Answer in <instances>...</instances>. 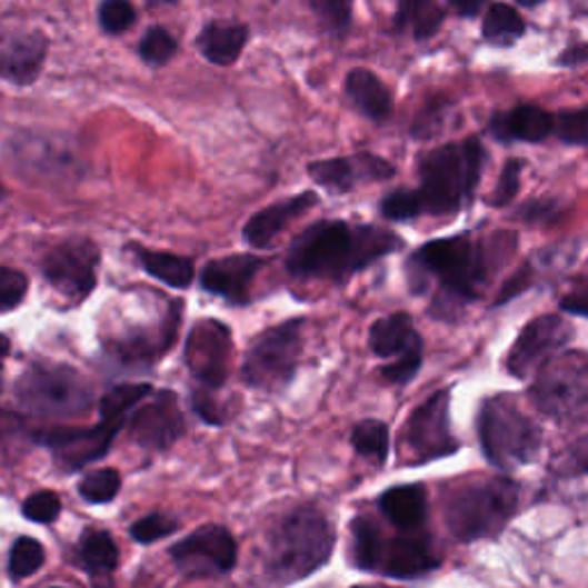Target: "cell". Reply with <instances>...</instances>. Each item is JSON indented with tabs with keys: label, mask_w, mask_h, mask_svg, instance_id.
<instances>
[{
	"label": "cell",
	"mask_w": 588,
	"mask_h": 588,
	"mask_svg": "<svg viewBox=\"0 0 588 588\" xmlns=\"http://www.w3.org/2000/svg\"><path fill=\"white\" fill-rule=\"evenodd\" d=\"M517 237L497 232L474 239L469 232L432 239L407 260V286L411 295H423L432 281L439 283L430 316L454 320L465 303L476 301L490 276L512 253Z\"/></svg>",
	"instance_id": "6da1fadb"
},
{
	"label": "cell",
	"mask_w": 588,
	"mask_h": 588,
	"mask_svg": "<svg viewBox=\"0 0 588 588\" xmlns=\"http://www.w3.org/2000/svg\"><path fill=\"white\" fill-rule=\"evenodd\" d=\"M402 247V237L389 228L322 219L295 237L286 267L301 281L345 283Z\"/></svg>",
	"instance_id": "7a4b0ae2"
},
{
	"label": "cell",
	"mask_w": 588,
	"mask_h": 588,
	"mask_svg": "<svg viewBox=\"0 0 588 588\" xmlns=\"http://www.w3.org/2000/svg\"><path fill=\"white\" fill-rule=\"evenodd\" d=\"M333 547L336 534L329 517L313 504L297 506L269 531L262 575L269 584H297L325 568Z\"/></svg>",
	"instance_id": "3957f363"
},
{
	"label": "cell",
	"mask_w": 588,
	"mask_h": 588,
	"mask_svg": "<svg viewBox=\"0 0 588 588\" xmlns=\"http://www.w3.org/2000/svg\"><path fill=\"white\" fill-rule=\"evenodd\" d=\"M486 157V148L476 136L423 152L419 157L421 187L417 189L423 212L430 217H448L471 205Z\"/></svg>",
	"instance_id": "277c9868"
},
{
	"label": "cell",
	"mask_w": 588,
	"mask_h": 588,
	"mask_svg": "<svg viewBox=\"0 0 588 588\" xmlns=\"http://www.w3.org/2000/svg\"><path fill=\"white\" fill-rule=\"evenodd\" d=\"M520 506V486L506 476L465 478L444 497V522L460 542L497 538Z\"/></svg>",
	"instance_id": "5b68a950"
},
{
	"label": "cell",
	"mask_w": 588,
	"mask_h": 588,
	"mask_svg": "<svg viewBox=\"0 0 588 588\" xmlns=\"http://www.w3.org/2000/svg\"><path fill=\"white\" fill-rule=\"evenodd\" d=\"M14 398L38 419H74L92 407L94 389L74 366L38 361L17 377Z\"/></svg>",
	"instance_id": "8992f818"
},
{
	"label": "cell",
	"mask_w": 588,
	"mask_h": 588,
	"mask_svg": "<svg viewBox=\"0 0 588 588\" xmlns=\"http://www.w3.org/2000/svg\"><path fill=\"white\" fill-rule=\"evenodd\" d=\"M476 428L482 454L501 471L531 465L540 454V428L510 396H495L482 402Z\"/></svg>",
	"instance_id": "52a82bcc"
},
{
	"label": "cell",
	"mask_w": 588,
	"mask_h": 588,
	"mask_svg": "<svg viewBox=\"0 0 588 588\" xmlns=\"http://www.w3.org/2000/svg\"><path fill=\"white\" fill-rule=\"evenodd\" d=\"M303 327L306 320L295 318L262 331L241 361V382L265 393L290 387L303 355Z\"/></svg>",
	"instance_id": "ba28073f"
},
{
	"label": "cell",
	"mask_w": 588,
	"mask_h": 588,
	"mask_svg": "<svg viewBox=\"0 0 588 588\" xmlns=\"http://www.w3.org/2000/svg\"><path fill=\"white\" fill-rule=\"evenodd\" d=\"M531 400L559 423L588 421V355L566 352L549 359L536 372Z\"/></svg>",
	"instance_id": "9c48e42d"
},
{
	"label": "cell",
	"mask_w": 588,
	"mask_h": 588,
	"mask_svg": "<svg viewBox=\"0 0 588 588\" xmlns=\"http://www.w3.org/2000/svg\"><path fill=\"white\" fill-rule=\"evenodd\" d=\"M400 451L409 465H428L460 451L451 428V389L432 393L409 413L400 430Z\"/></svg>",
	"instance_id": "30bf717a"
},
{
	"label": "cell",
	"mask_w": 588,
	"mask_h": 588,
	"mask_svg": "<svg viewBox=\"0 0 588 588\" xmlns=\"http://www.w3.org/2000/svg\"><path fill=\"white\" fill-rule=\"evenodd\" d=\"M99 247L88 237H72L44 251L38 262L42 279L69 303H81L97 288Z\"/></svg>",
	"instance_id": "8fae6325"
},
{
	"label": "cell",
	"mask_w": 588,
	"mask_h": 588,
	"mask_svg": "<svg viewBox=\"0 0 588 588\" xmlns=\"http://www.w3.org/2000/svg\"><path fill=\"white\" fill-rule=\"evenodd\" d=\"M368 348L375 357L389 359L382 375L398 387L409 385L423 366V338L405 310H396L370 325Z\"/></svg>",
	"instance_id": "7c38bea8"
},
{
	"label": "cell",
	"mask_w": 588,
	"mask_h": 588,
	"mask_svg": "<svg viewBox=\"0 0 588 588\" xmlns=\"http://www.w3.org/2000/svg\"><path fill=\"white\" fill-rule=\"evenodd\" d=\"M168 559L189 579L226 577L237 566V540L223 525H202L172 545Z\"/></svg>",
	"instance_id": "4fadbf2b"
},
{
	"label": "cell",
	"mask_w": 588,
	"mask_h": 588,
	"mask_svg": "<svg viewBox=\"0 0 588 588\" xmlns=\"http://www.w3.org/2000/svg\"><path fill=\"white\" fill-rule=\"evenodd\" d=\"M185 363L196 387L219 391L232 368V333L221 320H198L185 340Z\"/></svg>",
	"instance_id": "5bb4252c"
},
{
	"label": "cell",
	"mask_w": 588,
	"mask_h": 588,
	"mask_svg": "<svg viewBox=\"0 0 588 588\" xmlns=\"http://www.w3.org/2000/svg\"><path fill=\"white\" fill-rule=\"evenodd\" d=\"M124 421L99 419L94 428H53L34 432L32 439L49 448L53 462L67 471H79L86 465L101 460L113 446L116 435L124 428Z\"/></svg>",
	"instance_id": "9a60e30c"
},
{
	"label": "cell",
	"mask_w": 588,
	"mask_h": 588,
	"mask_svg": "<svg viewBox=\"0 0 588 588\" xmlns=\"http://www.w3.org/2000/svg\"><path fill=\"white\" fill-rule=\"evenodd\" d=\"M129 439L143 451L161 454L185 435V411L176 391H155L146 405H136L127 419Z\"/></svg>",
	"instance_id": "2e32d148"
},
{
	"label": "cell",
	"mask_w": 588,
	"mask_h": 588,
	"mask_svg": "<svg viewBox=\"0 0 588 588\" xmlns=\"http://www.w3.org/2000/svg\"><path fill=\"white\" fill-rule=\"evenodd\" d=\"M572 338L575 327L564 316H540L531 320L512 342L506 357V370L517 379L531 377L549 359H555Z\"/></svg>",
	"instance_id": "e0dca14e"
},
{
	"label": "cell",
	"mask_w": 588,
	"mask_h": 588,
	"mask_svg": "<svg viewBox=\"0 0 588 588\" xmlns=\"http://www.w3.org/2000/svg\"><path fill=\"white\" fill-rule=\"evenodd\" d=\"M8 159L23 178L38 182L72 180L77 178V168L81 166L72 150L34 133L12 136L8 141Z\"/></svg>",
	"instance_id": "ac0fdd59"
},
{
	"label": "cell",
	"mask_w": 588,
	"mask_h": 588,
	"mask_svg": "<svg viewBox=\"0 0 588 588\" xmlns=\"http://www.w3.org/2000/svg\"><path fill=\"white\" fill-rule=\"evenodd\" d=\"M308 178L333 196L350 193L361 185L387 182L396 178V166L372 152H357L350 157H333L310 161Z\"/></svg>",
	"instance_id": "d6986e66"
},
{
	"label": "cell",
	"mask_w": 588,
	"mask_h": 588,
	"mask_svg": "<svg viewBox=\"0 0 588 588\" xmlns=\"http://www.w3.org/2000/svg\"><path fill=\"white\" fill-rule=\"evenodd\" d=\"M441 566L432 540L419 531H402L400 536L379 542L375 572L389 579H423Z\"/></svg>",
	"instance_id": "ffe728a7"
},
{
	"label": "cell",
	"mask_w": 588,
	"mask_h": 588,
	"mask_svg": "<svg viewBox=\"0 0 588 588\" xmlns=\"http://www.w3.org/2000/svg\"><path fill=\"white\" fill-rule=\"evenodd\" d=\"M267 258L253 253H235L219 260H210L200 269V286L205 292L217 295L232 306L251 301V288Z\"/></svg>",
	"instance_id": "44dd1931"
},
{
	"label": "cell",
	"mask_w": 588,
	"mask_h": 588,
	"mask_svg": "<svg viewBox=\"0 0 588 588\" xmlns=\"http://www.w3.org/2000/svg\"><path fill=\"white\" fill-rule=\"evenodd\" d=\"M49 38L42 30L8 32L0 53V74L12 86H30L42 74Z\"/></svg>",
	"instance_id": "7402d4cb"
},
{
	"label": "cell",
	"mask_w": 588,
	"mask_h": 588,
	"mask_svg": "<svg viewBox=\"0 0 588 588\" xmlns=\"http://www.w3.org/2000/svg\"><path fill=\"white\" fill-rule=\"evenodd\" d=\"M318 202L320 196L316 191H301L297 196L273 202L265 207V210L256 212L245 223V228H241V237H245L251 249H269L276 237H279L295 219L313 210Z\"/></svg>",
	"instance_id": "603a6c76"
},
{
	"label": "cell",
	"mask_w": 588,
	"mask_h": 588,
	"mask_svg": "<svg viewBox=\"0 0 588 588\" xmlns=\"http://www.w3.org/2000/svg\"><path fill=\"white\" fill-rule=\"evenodd\" d=\"M557 118L536 103H517L506 113H495L490 133L499 143H542L555 133Z\"/></svg>",
	"instance_id": "cb8c5ba5"
},
{
	"label": "cell",
	"mask_w": 588,
	"mask_h": 588,
	"mask_svg": "<svg viewBox=\"0 0 588 588\" xmlns=\"http://www.w3.org/2000/svg\"><path fill=\"white\" fill-rule=\"evenodd\" d=\"M377 506L398 531H419L428 520V490L421 482L396 486L379 495Z\"/></svg>",
	"instance_id": "d4e9b609"
},
{
	"label": "cell",
	"mask_w": 588,
	"mask_h": 588,
	"mask_svg": "<svg viewBox=\"0 0 588 588\" xmlns=\"http://www.w3.org/2000/svg\"><path fill=\"white\" fill-rule=\"evenodd\" d=\"M249 42V28L241 21H212L202 28L198 34V49L202 58L212 64L228 67L239 60Z\"/></svg>",
	"instance_id": "484cf974"
},
{
	"label": "cell",
	"mask_w": 588,
	"mask_h": 588,
	"mask_svg": "<svg viewBox=\"0 0 588 588\" xmlns=\"http://www.w3.org/2000/svg\"><path fill=\"white\" fill-rule=\"evenodd\" d=\"M345 92H348L355 109L372 122H385L393 113V97L389 88L379 81V77L368 72V69H352L345 77Z\"/></svg>",
	"instance_id": "4316f807"
},
{
	"label": "cell",
	"mask_w": 588,
	"mask_h": 588,
	"mask_svg": "<svg viewBox=\"0 0 588 588\" xmlns=\"http://www.w3.org/2000/svg\"><path fill=\"white\" fill-rule=\"evenodd\" d=\"M131 253L146 273H150L152 279L166 283L172 290H187L196 279V265L187 256L152 251L146 247H138V245L131 247Z\"/></svg>",
	"instance_id": "83f0119b"
},
{
	"label": "cell",
	"mask_w": 588,
	"mask_h": 588,
	"mask_svg": "<svg viewBox=\"0 0 588 588\" xmlns=\"http://www.w3.org/2000/svg\"><path fill=\"white\" fill-rule=\"evenodd\" d=\"M77 564L92 577L111 575L120 566V549L109 531L86 529L77 542Z\"/></svg>",
	"instance_id": "f1b7e54d"
},
{
	"label": "cell",
	"mask_w": 588,
	"mask_h": 588,
	"mask_svg": "<svg viewBox=\"0 0 588 588\" xmlns=\"http://www.w3.org/2000/svg\"><path fill=\"white\" fill-rule=\"evenodd\" d=\"M525 32L522 14L508 3H495L482 17V40L495 47H512Z\"/></svg>",
	"instance_id": "f546056e"
},
{
	"label": "cell",
	"mask_w": 588,
	"mask_h": 588,
	"mask_svg": "<svg viewBox=\"0 0 588 588\" xmlns=\"http://www.w3.org/2000/svg\"><path fill=\"white\" fill-rule=\"evenodd\" d=\"M350 531H352V542H350L348 561L359 572H375L379 542H382V529L377 527L372 517L359 515L352 520Z\"/></svg>",
	"instance_id": "4dcf8cb0"
},
{
	"label": "cell",
	"mask_w": 588,
	"mask_h": 588,
	"mask_svg": "<svg viewBox=\"0 0 588 588\" xmlns=\"http://www.w3.org/2000/svg\"><path fill=\"white\" fill-rule=\"evenodd\" d=\"M444 21V12L437 6V0H400L396 28H413V38L428 40L439 30Z\"/></svg>",
	"instance_id": "1f68e13d"
},
{
	"label": "cell",
	"mask_w": 588,
	"mask_h": 588,
	"mask_svg": "<svg viewBox=\"0 0 588 588\" xmlns=\"http://www.w3.org/2000/svg\"><path fill=\"white\" fill-rule=\"evenodd\" d=\"M357 456L385 465L389 458V426L379 419L359 421L350 435Z\"/></svg>",
	"instance_id": "d6a6232c"
},
{
	"label": "cell",
	"mask_w": 588,
	"mask_h": 588,
	"mask_svg": "<svg viewBox=\"0 0 588 588\" xmlns=\"http://www.w3.org/2000/svg\"><path fill=\"white\" fill-rule=\"evenodd\" d=\"M152 393V387L146 382L136 385H118L109 389L99 400V419H113V421H124L129 419V411L146 400Z\"/></svg>",
	"instance_id": "836d02e7"
},
{
	"label": "cell",
	"mask_w": 588,
	"mask_h": 588,
	"mask_svg": "<svg viewBox=\"0 0 588 588\" xmlns=\"http://www.w3.org/2000/svg\"><path fill=\"white\" fill-rule=\"evenodd\" d=\"M44 561H47L44 545L30 536H21L12 542L10 557H8V572L12 581H21V579L38 575L44 568Z\"/></svg>",
	"instance_id": "e575fe53"
},
{
	"label": "cell",
	"mask_w": 588,
	"mask_h": 588,
	"mask_svg": "<svg viewBox=\"0 0 588 588\" xmlns=\"http://www.w3.org/2000/svg\"><path fill=\"white\" fill-rule=\"evenodd\" d=\"M79 497L86 504H111L122 490V476L116 467H101L92 469L79 480Z\"/></svg>",
	"instance_id": "d590c367"
},
{
	"label": "cell",
	"mask_w": 588,
	"mask_h": 588,
	"mask_svg": "<svg viewBox=\"0 0 588 588\" xmlns=\"http://www.w3.org/2000/svg\"><path fill=\"white\" fill-rule=\"evenodd\" d=\"M379 215H382L387 221L405 223L423 217L426 212L417 189H396L379 202Z\"/></svg>",
	"instance_id": "8d00e7d4"
},
{
	"label": "cell",
	"mask_w": 588,
	"mask_h": 588,
	"mask_svg": "<svg viewBox=\"0 0 588 588\" xmlns=\"http://www.w3.org/2000/svg\"><path fill=\"white\" fill-rule=\"evenodd\" d=\"M138 53H141L146 64L161 67V64L170 62L172 56L178 53V40L172 38V34L166 28L155 26L141 38V47H138Z\"/></svg>",
	"instance_id": "74e56055"
},
{
	"label": "cell",
	"mask_w": 588,
	"mask_h": 588,
	"mask_svg": "<svg viewBox=\"0 0 588 588\" xmlns=\"http://www.w3.org/2000/svg\"><path fill=\"white\" fill-rule=\"evenodd\" d=\"M60 512H62V499L58 492H51V490L32 492L21 504V515L26 517L28 522L51 525L58 520Z\"/></svg>",
	"instance_id": "f35d334b"
},
{
	"label": "cell",
	"mask_w": 588,
	"mask_h": 588,
	"mask_svg": "<svg viewBox=\"0 0 588 588\" xmlns=\"http://www.w3.org/2000/svg\"><path fill=\"white\" fill-rule=\"evenodd\" d=\"M178 529H180L178 520H172V517L161 515V512H150V515L141 517V520H136L129 527V534L136 542L152 545V542H157L170 534H176Z\"/></svg>",
	"instance_id": "ab89813d"
},
{
	"label": "cell",
	"mask_w": 588,
	"mask_h": 588,
	"mask_svg": "<svg viewBox=\"0 0 588 588\" xmlns=\"http://www.w3.org/2000/svg\"><path fill=\"white\" fill-rule=\"evenodd\" d=\"M97 17L101 30L109 34H120L136 23V10L129 0H101Z\"/></svg>",
	"instance_id": "60d3db41"
},
{
	"label": "cell",
	"mask_w": 588,
	"mask_h": 588,
	"mask_svg": "<svg viewBox=\"0 0 588 588\" xmlns=\"http://www.w3.org/2000/svg\"><path fill=\"white\" fill-rule=\"evenodd\" d=\"M28 295V276L12 267H0V313H12Z\"/></svg>",
	"instance_id": "b9f144b4"
},
{
	"label": "cell",
	"mask_w": 588,
	"mask_h": 588,
	"mask_svg": "<svg viewBox=\"0 0 588 588\" xmlns=\"http://www.w3.org/2000/svg\"><path fill=\"white\" fill-rule=\"evenodd\" d=\"M555 133L566 146H588V107L561 111L557 116Z\"/></svg>",
	"instance_id": "7bdbcfd3"
},
{
	"label": "cell",
	"mask_w": 588,
	"mask_h": 588,
	"mask_svg": "<svg viewBox=\"0 0 588 588\" xmlns=\"http://www.w3.org/2000/svg\"><path fill=\"white\" fill-rule=\"evenodd\" d=\"M310 8L331 32H342L352 21V0H310Z\"/></svg>",
	"instance_id": "ee69618b"
},
{
	"label": "cell",
	"mask_w": 588,
	"mask_h": 588,
	"mask_svg": "<svg viewBox=\"0 0 588 588\" xmlns=\"http://www.w3.org/2000/svg\"><path fill=\"white\" fill-rule=\"evenodd\" d=\"M522 170H525V161L522 159H508L504 170H501L495 191L488 196V205L506 207L508 202H512L517 191H520Z\"/></svg>",
	"instance_id": "f6af8a7d"
},
{
	"label": "cell",
	"mask_w": 588,
	"mask_h": 588,
	"mask_svg": "<svg viewBox=\"0 0 588 588\" xmlns=\"http://www.w3.org/2000/svg\"><path fill=\"white\" fill-rule=\"evenodd\" d=\"M191 407H193V411L198 413V417L202 421H207L210 426H223L226 413L219 407V402L215 400V396H212L210 389L196 387V391L191 393Z\"/></svg>",
	"instance_id": "bcb514c9"
},
{
	"label": "cell",
	"mask_w": 588,
	"mask_h": 588,
	"mask_svg": "<svg viewBox=\"0 0 588 588\" xmlns=\"http://www.w3.org/2000/svg\"><path fill=\"white\" fill-rule=\"evenodd\" d=\"M561 310H566V313L588 318V276L586 279H579L575 283V288L561 299Z\"/></svg>",
	"instance_id": "7dc6e473"
},
{
	"label": "cell",
	"mask_w": 588,
	"mask_h": 588,
	"mask_svg": "<svg viewBox=\"0 0 588 588\" xmlns=\"http://www.w3.org/2000/svg\"><path fill=\"white\" fill-rule=\"evenodd\" d=\"M529 281H531V271H529V267H525V269L517 271V273L512 276V279L504 286V290H501L497 303H504V301H508V299H512V297L520 295V292L529 286Z\"/></svg>",
	"instance_id": "c3c4849f"
},
{
	"label": "cell",
	"mask_w": 588,
	"mask_h": 588,
	"mask_svg": "<svg viewBox=\"0 0 588 588\" xmlns=\"http://www.w3.org/2000/svg\"><path fill=\"white\" fill-rule=\"evenodd\" d=\"M588 62V44L586 42H575L561 51L557 58V64L561 67H579Z\"/></svg>",
	"instance_id": "681fc988"
},
{
	"label": "cell",
	"mask_w": 588,
	"mask_h": 588,
	"mask_svg": "<svg viewBox=\"0 0 588 588\" xmlns=\"http://www.w3.org/2000/svg\"><path fill=\"white\" fill-rule=\"evenodd\" d=\"M448 3H451L456 14L465 17V19H474L482 12V8H486L490 0H448Z\"/></svg>",
	"instance_id": "f907efd6"
},
{
	"label": "cell",
	"mask_w": 588,
	"mask_h": 588,
	"mask_svg": "<svg viewBox=\"0 0 588 588\" xmlns=\"http://www.w3.org/2000/svg\"><path fill=\"white\" fill-rule=\"evenodd\" d=\"M575 462L579 465V469H584V471H588V435L575 446Z\"/></svg>",
	"instance_id": "816d5d0a"
},
{
	"label": "cell",
	"mask_w": 588,
	"mask_h": 588,
	"mask_svg": "<svg viewBox=\"0 0 588 588\" xmlns=\"http://www.w3.org/2000/svg\"><path fill=\"white\" fill-rule=\"evenodd\" d=\"M180 3V0H146V6L148 8H161V6H178Z\"/></svg>",
	"instance_id": "f5cc1de1"
},
{
	"label": "cell",
	"mask_w": 588,
	"mask_h": 588,
	"mask_svg": "<svg viewBox=\"0 0 588 588\" xmlns=\"http://www.w3.org/2000/svg\"><path fill=\"white\" fill-rule=\"evenodd\" d=\"M517 3H520L522 8H536V6L545 3V0H517Z\"/></svg>",
	"instance_id": "db71d44e"
}]
</instances>
